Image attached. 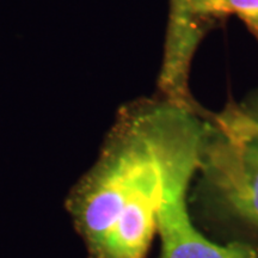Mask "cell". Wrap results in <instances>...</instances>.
Listing matches in <instances>:
<instances>
[{
  "mask_svg": "<svg viewBox=\"0 0 258 258\" xmlns=\"http://www.w3.org/2000/svg\"><path fill=\"white\" fill-rule=\"evenodd\" d=\"M165 110L164 98L123 106L95 165L70 192L67 211L89 256L159 167Z\"/></svg>",
  "mask_w": 258,
  "mask_h": 258,
  "instance_id": "obj_1",
  "label": "cell"
},
{
  "mask_svg": "<svg viewBox=\"0 0 258 258\" xmlns=\"http://www.w3.org/2000/svg\"><path fill=\"white\" fill-rule=\"evenodd\" d=\"M202 116V112L167 101L157 213L160 258H258V247L252 245L212 243L189 217L186 190L194 172L199 170L207 124L201 121Z\"/></svg>",
  "mask_w": 258,
  "mask_h": 258,
  "instance_id": "obj_2",
  "label": "cell"
},
{
  "mask_svg": "<svg viewBox=\"0 0 258 258\" xmlns=\"http://www.w3.org/2000/svg\"><path fill=\"white\" fill-rule=\"evenodd\" d=\"M199 170L213 198L258 232V128L241 109L230 108L206 124Z\"/></svg>",
  "mask_w": 258,
  "mask_h": 258,
  "instance_id": "obj_3",
  "label": "cell"
},
{
  "mask_svg": "<svg viewBox=\"0 0 258 258\" xmlns=\"http://www.w3.org/2000/svg\"><path fill=\"white\" fill-rule=\"evenodd\" d=\"M195 0H170L159 89L164 98L195 111L202 109L194 102L189 91L191 61L201 41L202 31L194 11Z\"/></svg>",
  "mask_w": 258,
  "mask_h": 258,
  "instance_id": "obj_4",
  "label": "cell"
},
{
  "mask_svg": "<svg viewBox=\"0 0 258 258\" xmlns=\"http://www.w3.org/2000/svg\"><path fill=\"white\" fill-rule=\"evenodd\" d=\"M196 17L234 15L258 34V0H195Z\"/></svg>",
  "mask_w": 258,
  "mask_h": 258,
  "instance_id": "obj_5",
  "label": "cell"
},
{
  "mask_svg": "<svg viewBox=\"0 0 258 258\" xmlns=\"http://www.w3.org/2000/svg\"><path fill=\"white\" fill-rule=\"evenodd\" d=\"M243 114L245 117H246V120L250 122L251 124L254 125V127L258 128V110L256 111H245L243 110Z\"/></svg>",
  "mask_w": 258,
  "mask_h": 258,
  "instance_id": "obj_6",
  "label": "cell"
}]
</instances>
